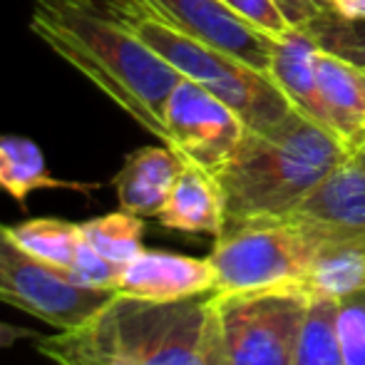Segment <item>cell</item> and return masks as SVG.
Segmentation results:
<instances>
[{
	"mask_svg": "<svg viewBox=\"0 0 365 365\" xmlns=\"http://www.w3.org/2000/svg\"><path fill=\"white\" fill-rule=\"evenodd\" d=\"M38 333L30 331V328L23 326H10V323L0 321V348H10L18 341H35Z\"/></svg>",
	"mask_w": 365,
	"mask_h": 365,
	"instance_id": "26",
	"label": "cell"
},
{
	"mask_svg": "<svg viewBox=\"0 0 365 365\" xmlns=\"http://www.w3.org/2000/svg\"><path fill=\"white\" fill-rule=\"evenodd\" d=\"M157 219L167 229L184 234L219 236L224 229V202L217 179L204 169L184 164Z\"/></svg>",
	"mask_w": 365,
	"mask_h": 365,
	"instance_id": "14",
	"label": "cell"
},
{
	"mask_svg": "<svg viewBox=\"0 0 365 365\" xmlns=\"http://www.w3.org/2000/svg\"><path fill=\"white\" fill-rule=\"evenodd\" d=\"M338 298L311 296L293 365H346L336 333Z\"/></svg>",
	"mask_w": 365,
	"mask_h": 365,
	"instance_id": "20",
	"label": "cell"
},
{
	"mask_svg": "<svg viewBox=\"0 0 365 365\" xmlns=\"http://www.w3.org/2000/svg\"><path fill=\"white\" fill-rule=\"evenodd\" d=\"M182 167L184 162L167 145L130 152L112 179L120 209L142 219L159 217Z\"/></svg>",
	"mask_w": 365,
	"mask_h": 365,
	"instance_id": "13",
	"label": "cell"
},
{
	"mask_svg": "<svg viewBox=\"0 0 365 365\" xmlns=\"http://www.w3.org/2000/svg\"><path fill=\"white\" fill-rule=\"evenodd\" d=\"M318 239L291 219H249L226 224L214 236V291H256L293 286L306 276Z\"/></svg>",
	"mask_w": 365,
	"mask_h": 365,
	"instance_id": "6",
	"label": "cell"
},
{
	"mask_svg": "<svg viewBox=\"0 0 365 365\" xmlns=\"http://www.w3.org/2000/svg\"><path fill=\"white\" fill-rule=\"evenodd\" d=\"M333 8L346 18H365V0H333Z\"/></svg>",
	"mask_w": 365,
	"mask_h": 365,
	"instance_id": "27",
	"label": "cell"
},
{
	"mask_svg": "<svg viewBox=\"0 0 365 365\" xmlns=\"http://www.w3.org/2000/svg\"><path fill=\"white\" fill-rule=\"evenodd\" d=\"M336 333L341 343L343 363L365 365V291L338 298Z\"/></svg>",
	"mask_w": 365,
	"mask_h": 365,
	"instance_id": "22",
	"label": "cell"
},
{
	"mask_svg": "<svg viewBox=\"0 0 365 365\" xmlns=\"http://www.w3.org/2000/svg\"><path fill=\"white\" fill-rule=\"evenodd\" d=\"M318 43L303 28H289L284 35L274 38L269 75L281 87L289 102L303 115L323 125V110L316 85V55Z\"/></svg>",
	"mask_w": 365,
	"mask_h": 365,
	"instance_id": "15",
	"label": "cell"
},
{
	"mask_svg": "<svg viewBox=\"0 0 365 365\" xmlns=\"http://www.w3.org/2000/svg\"><path fill=\"white\" fill-rule=\"evenodd\" d=\"M303 30L321 50L365 68V18H346L338 10H328Z\"/></svg>",
	"mask_w": 365,
	"mask_h": 365,
	"instance_id": "21",
	"label": "cell"
},
{
	"mask_svg": "<svg viewBox=\"0 0 365 365\" xmlns=\"http://www.w3.org/2000/svg\"><path fill=\"white\" fill-rule=\"evenodd\" d=\"M209 293L154 303L112 296L82 326L35 338L55 365H204Z\"/></svg>",
	"mask_w": 365,
	"mask_h": 365,
	"instance_id": "3",
	"label": "cell"
},
{
	"mask_svg": "<svg viewBox=\"0 0 365 365\" xmlns=\"http://www.w3.org/2000/svg\"><path fill=\"white\" fill-rule=\"evenodd\" d=\"M311 293L281 286L212 291L204 318V365H293Z\"/></svg>",
	"mask_w": 365,
	"mask_h": 365,
	"instance_id": "4",
	"label": "cell"
},
{
	"mask_svg": "<svg viewBox=\"0 0 365 365\" xmlns=\"http://www.w3.org/2000/svg\"><path fill=\"white\" fill-rule=\"evenodd\" d=\"M316 85L323 127L356 157L365 149V68L318 50Z\"/></svg>",
	"mask_w": 365,
	"mask_h": 365,
	"instance_id": "12",
	"label": "cell"
},
{
	"mask_svg": "<svg viewBox=\"0 0 365 365\" xmlns=\"http://www.w3.org/2000/svg\"><path fill=\"white\" fill-rule=\"evenodd\" d=\"M221 3L229 5L246 23H251L256 30L271 35V38H279L289 28H293L274 0H221Z\"/></svg>",
	"mask_w": 365,
	"mask_h": 365,
	"instance_id": "23",
	"label": "cell"
},
{
	"mask_svg": "<svg viewBox=\"0 0 365 365\" xmlns=\"http://www.w3.org/2000/svg\"><path fill=\"white\" fill-rule=\"evenodd\" d=\"M284 219L318 241L365 236V167L356 157L343 162Z\"/></svg>",
	"mask_w": 365,
	"mask_h": 365,
	"instance_id": "10",
	"label": "cell"
},
{
	"mask_svg": "<svg viewBox=\"0 0 365 365\" xmlns=\"http://www.w3.org/2000/svg\"><path fill=\"white\" fill-rule=\"evenodd\" d=\"M296 289L331 298L365 291V236L318 241L311 266Z\"/></svg>",
	"mask_w": 365,
	"mask_h": 365,
	"instance_id": "16",
	"label": "cell"
},
{
	"mask_svg": "<svg viewBox=\"0 0 365 365\" xmlns=\"http://www.w3.org/2000/svg\"><path fill=\"white\" fill-rule=\"evenodd\" d=\"M87 5L97 8L100 13L112 15L122 23H137L142 18H152L145 5V0H85Z\"/></svg>",
	"mask_w": 365,
	"mask_h": 365,
	"instance_id": "25",
	"label": "cell"
},
{
	"mask_svg": "<svg viewBox=\"0 0 365 365\" xmlns=\"http://www.w3.org/2000/svg\"><path fill=\"white\" fill-rule=\"evenodd\" d=\"M356 159H358V162H361L363 167H365V149H361V152L356 154Z\"/></svg>",
	"mask_w": 365,
	"mask_h": 365,
	"instance_id": "28",
	"label": "cell"
},
{
	"mask_svg": "<svg viewBox=\"0 0 365 365\" xmlns=\"http://www.w3.org/2000/svg\"><path fill=\"white\" fill-rule=\"evenodd\" d=\"M293 28H306L311 20L333 8V0H274Z\"/></svg>",
	"mask_w": 365,
	"mask_h": 365,
	"instance_id": "24",
	"label": "cell"
},
{
	"mask_svg": "<svg viewBox=\"0 0 365 365\" xmlns=\"http://www.w3.org/2000/svg\"><path fill=\"white\" fill-rule=\"evenodd\" d=\"M0 189L25 207L30 194L40 189H70L90 194L92 184L68 182L50 174L43 149L23 135H0Z\"/></svg>",
	"mask_w": 365,
	"mask_h": 365,
	"instance_id": "17",
	"label": "cell"
},
{
	"mask_svg": "<svg viewBox=\"0 0 365 365\" xmlns=\"http://www.w3.org/2000/svg\"><path fill=\"white\" fill-rule=\"evenodd\" d=\"M30 28L137 125L164 140L167 100L184 75L154 53L130 23L85 0H33Z\"/></svg>",
	"mask_w": 365,
	"mask_h": 365,
	"instance_id": "1",
	"label": "cell"
},
{
	"mask_svg": "<svg viewBox=\"0 0 365 365\" xmlns=\"http://www.w3.org/2000/svg\"><path fill=\"white\" fill-rule=\"evenodd\" d=\"M105 289L80 286L58 266L25 251L0 224V301L40 318L58 331H70L92 318L110 298Z\"/></svg>",
	"mask_w": 365,
	"mask_h": 365,
	"instance_id": "7",
	"label": "cell"
},
{
	"mask_svg": "<svg viewBox=\"0 0 365 365\" xmlns=\"http://www.w3.org/2000/svg\"><path fill=\"white\" fill-rule=\"evenodd\" d=\"M244 130L241 117L229 105L184 77L167 100L162 142L184 164L214 177L234 154Z\"/></svg>",
	"mask_w": 365,
	"mask_h": 365,
	"instance_id": "8",
	"label": "cell"
},
{
	"mask_svg": "<svg viewBox=\"0 0 365 365\" xmlns=\"http://www.w3.org/2000/svg\"><path fill=\"white\" fill-rule=\"evenodd\" d=\"M145 5L159 23L269 73L274 38L246 23L221 0H145Z\"/></svg>",
	"mask_w": 365,
	"mask_h": 365,
	"instance_id": "9",
	"label": "cell"
},
{
	"mask_svg": "<svg viewBox=\"0 0 365 365\" xmlns=\"http://www.w3.org/2000/svg\"><path fill=\"white\" fill-rule=\"evenodd\" d=\"M353 154L321 122L293 110L264 130H244L234 154L214 174L224 226L291 214Z\"/></svg>",
	"mask_w": 365,
	"mask_h": 365,
	"instance_id": "2",
	"label": "cell"
},
{
	"mask_svg": "<svg viewBox=\"0 0 365 365\" xmlns=\"http://www.w3.org/2000/svg\"><path fill=\"white\" fill-rule=\"evenodd\" d=\"M8 234L18 246L45 264L63 269L68 276L73 274L80 254L87 246L82 226L63 219H28L23 224L8 226Z\"/></svg>",
	"mask_w": 365,
	"mask_h": 365,
	"instance_id": "18",
	"label": "cell"
},
{
	"mask_svg": "<svg viewBox=\"0 0 365 365\" xmlns=\"http://www.w3.org/2000/svg\"><path fill=\"white\" fill-rule=\"evenodd\" d=\"M214 289L217 276L209 259H192L157 249H145L135 261H130L115 284L117 296L154 303L184 301L212 293Z\"/></svg>",
	"mask_w": 365,
	"mask_h": 365,
	"instance_id": "11",
	"label": "cell"
},
{
	"mask_svg": "<svg viewBox=\"0 0 365 365\" xmlns=\"http://www.w3.org/2000/svg\"><path fill=\"white\" fill-rule=\"evenodd\" d=\"M80 226L87 244L117 266H127L145 251V246H142L145 221L137 214L125 212V209L110 212L105 217L87 219Z\"/></svg>",
	"mask_w": 365,
	"mask_h": 365,
	"instance_id": "19",
	"label": "cell"
},
{
	"mask_svg": "<svg viewBox=\"0 0 365 365\" xmlns=\"http://www.w3.org/2000/svg\"><path fill=\"white\" fill-rule=\"evenodd\" d=\"M132 30L187 80L202 85L241 117L246 130L276 125L293 110L274 77L207 43L189 38L157 18H142Z\"/></svg>",
	"mask_w": 365,
	"mask_h": 365,
	"instance_id": "5",
	"label": "cell"
}]
</instances>
